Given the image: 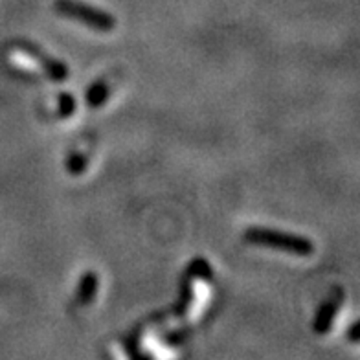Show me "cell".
I'll return each mask as SVG.
<instances>
[{"label":"cell","instance_id":"7","mask_svg":"<svg viewBox=\"0 0 360 360\" xmlns=\"http://www.w3.org/2000/svg\"><path fill=\"white\" fill-rule=\"evenodd\" d=\"M107 98H109V89H107L105 83H96V85H92L89 90V94H86V100H89L90 107H101Z\"/></svg>","mask_w":360,"mask_h":360},{"label":"cell","instance_id":"9","mask_svg":"<svg viewBox=\"0 0 360 360\" xmlns=\"http://www.w3.org/2000/svg\"><path fill=\"white\" fill-rule=\"evenodd\" d=\"M74 110H76V101H74V98L70 94L59 96V114H61V118H70Z\"/></svg>","mask_w":360,"mask_h":360},{"label":"cell","instance_id":"1","mask_svg":"<svg viewBox=\"0 0 360 360\" xmlns=\"http://www.w3.org/2000/svg\"><path fill=\"white\" fill-rule=\"evenodd\" d=\"M245 237H247L248 243H254V245L290 252V254H296V256H311L314 252V245L309 241L307 237L292 236V233L265 230V228H250L245 233Z\"/></svg>","mask_w":360,"mask_h":360},{"label":"cell","instance_id":"6","mask_svg":"<svg viewBox=\"0 0 360 360\" xmlns=\"http://www.w3.org/2000/svg\"><path fill=\"white\" fill-rule=\"evenodd\" d=\"M98 292V276L89 272V274L83 276V280L79 283V290H77V302L79 304H90L92 298Z\"/></svg>","mask_w":360,"mask_h":360},{"label":"cell","instance_id":"4","mask_svg":"<svg viewBox=\"0 0 360 360\" xmlns=\"http://www.w3.org/2000/svg\"><path fill=\"white\" fill-rule=\"evenodd\" d=\"M10 61L13 63L15 67L20 68L22 72H28V74H37L41 72V65H39L37 57L34 56L32 52H24V50H13L10 53Z\"/></svg>","mask_w":360,"mask_h":360},{"label":"cell","instance_id":"3","mask_svg":"<svg viewBox=\"0 0 360 360\" xmlns=\"http://www.w3.org/2000/svg\"><path fill=\"white\" fill-rule=\"evenodd\" d=\"M208 298H210V289H208V283L206 280L202 278H195L193 281V300H191V305L188 309V322L193 323L197 322L202 314L204 307L208 305Z\"/></svg>","mask_w":360,"mask_h":360},{"label":"cell","instance_id":"10","mask_svg":"<svg viewBox=\"0 0 360 360\" xmlns=\"http://www.w3.org/2000/svg\"><path fill=\"white\" fill-rule=\"evenodd\" d=\"M86 167V158L83 155H72L68 158V169H70L72 175H81Z\"/></svg>","mask_w":360,"mask_h":360},{"label":"cell","instance_id":"2","mask_svg":"<svg viewBox=\"0 0 360 360\" xmlns=\"http://www.w3.org/2000/svg\"><path fill=\"white\" fill-rule=\"evenodd\" d=\"M56 10L59 13L67 15V17H72V19L81 20L90 28L100 30V32H110L116 26V20H114L112 15L96 10L92 6L77 2V0H57Z\"/></svg>","mask_w":360,"mask_h":360},{"label":"cell","instance_id":"5","mask_svg":"<svg viewBox=\"0 0 360 360\" xmlns=\"http://www.w3.org/2000/svg\"><path fill=\"white\" fill-rule=\"evenodd\" d=\"M337 311H338V302H327V304L320 309V313H318L316 322H314V331L320 333V335L329 331V327H331L333 320H335Z\"/></svg>","mask_w":360,"mask_h":360},{"label":"cell","instance_id":"11","mask_svg":"<svg viewBox=\"0 0 360 360\" xmlns=\"http://www.w3.org/2000/svg\"><path fill=\"white\" fill-rule=\"evenodd\" d=\"M351 338H353V340H359V326H353V329H351Z\"/></svg>","mask_w":360,"mask_h":360},{"label":"cell","instance_id":"8","mask_svg":"<svg viewBox=\"0 0 360 360\" xmlns=\"http://www.w3.org/2000/svg\"><path fill=\"white\" fill-rule=\"evenodd\" d=\"M190 274L193 278H202V280H212V269L204 259H195L190 266Z\"/></svg>","mask_w":360,"mask_h":360}]
</instances>
